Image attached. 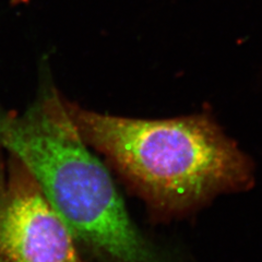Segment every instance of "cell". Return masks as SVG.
<instances>
[{
  "label": "cell",
  "instance_id": "obj_1",
  "mask_svg": "<svg viewBox=\"0 0 262 262\" xmlns=\"http://www.w3.org/2000/svg\"><path fill=\"white\" fill-rule=\"evenodd\" d=\"M0 143L27 166L78 244L100 262H183L131 216L54 85L44 83L22 113L0 105Z\"/></svg>",
  "mask_w": 262,
  "mask_h": 262
},
{
  "label": "cell",
  "instance_id": "obj_2",
  "mask_svg": "<svg viewBox=\"0 0 262 262\" xmlns=\"http://www.w3.org/2000/svg\"><path fill=\"white\" fill-rule=\"evenodd\" d=\"M77 133L160 215H183L251 183V166L208 114L141 119L66 100Z\"/></svg>",
  "mask_w": 262,
  "mask_h": 262
},
{
  "label": "cell",
  "instance_id": "obj_3",
  "mask_svg": "<svg viewBox=\"0 0 262 262\" xmlns=\"http://www.w3.org/2000/svg\"><path fill=\"white\" fill-rule=\"evenodd\" d=\"M11 2H12V4H14V5H21V4L28 3L29 0H11Z\"/></svg>",
  "mask_w": 262,
  "mask_h": 262
}]
</instances>
